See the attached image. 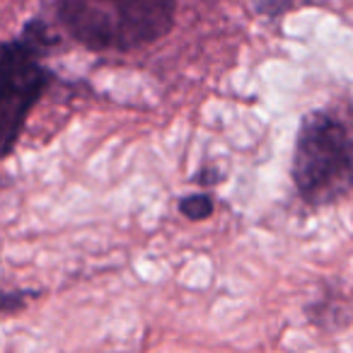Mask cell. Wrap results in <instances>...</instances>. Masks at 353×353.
<instances>
[{
    "mask_svg": "<svg viewBox=\"0 0 353 353\" xmlns=\"http://www.w3.org/2000/svg\"><path fill=\"white\" fill-rule=\"evenodd\" d=\"M290 179L310 208H324L353 194V123L334 107L300 119L290 160Z\"/></svg>",
    "mask_w": 353,
    "mask_h": 353,
    "instance_id": "6da1fadb",
    "label": "cell"
},
{
    "mask_svg": "<svg viewBox=\"0 0 353 353\" xmlns=\"http://www.w3.org/2000/svg\"><path fill=\"white\" fill-rule=\"evenodd\" d=\"M61 44L54 27L41 17L25 22L12 39L0 41V160L20 145L32 112L59 83L44 59Z\"/></svg>",
    "mask_w": 353,
    "mask_h": 353,
    "instance_id": "7a4b0ae2",
    "label": "cell"
},
{
    "mask_svg": "<svg viewBox=\"0 0 353 353\" xmlns=\"http://www.w3.org/2000/svg\"><path fill=\"white\" fill-rule=\"evenodd\" d=\"M61 30L90 51H133L174 25L176 0H54Z\"/></svg>",
    "mask_w": 353,
    "mask_h": 353,
    "instance_id": "3957f363",
    "label": "cell"
},
{
    "mask_svg": "<svg viewBox=\"0 0 353 353\" xmlns=\"http://www.w3.org/2000/svg\"><path fill=\"white\" fill-rule=\"evenodd\" d=\"M179 213L189 221H206V218L213 216L216 211V203H213V196L206 192H199V194H189V196L179 199L176 203Z\"/></svg>",
    "mask_w": 353,
    "mask_h": 353,
    "instance_id": "277c9868",
    "label": "cell"
},
{
    "mask_svg": "<svg viewBox=\"0 0 353 353\" xmlns=\"http://www.w3.org/2000/svg\"><path fill=\"white\" fill-rule=\"evenodd\" d=\"M39 298L34 288H0V314H20Z\"/></svg>",
    "mask_w": 353,
    "mask_h": 353,
    "instance_id": "5b68a950",
    "label": "cell"
},
{
    "mask_svg": "<svg viewBox=\"0 0 353 353\" xmlns=\"http://www.w3.org/2000/svg\"><path fill=\"white\" fill-rule=\"evenodd\" d=\"M245 3L256 15L266 17V20H281L290 10H295V6H298L300 0H245Z\"/></svg>",
    "mask_w": 353,
    "mask_h": 353,
    "instance_id": "8992f818",
    "label": "cell"
},
{
    "mask_svg": "<svg viewBox=\"0 0 353 353\" xmlns=\"http://www.w3.org/2000/svg\"><path fill=\"white\" fill-rule=\"evenodd\" d=\"M194 182L203 184V187H216V184L223 182L221 167H216V165H203L201 170H196V174H194Z\"/></svg>",
    "mask_w": 353,
    "mask_h": 353,
    "instance_id": "52a82bcc",
    "label": "cell"
},
{
    "mask_svg": "<svg viewBox=\"0 0 353 353\" xmlns=\"http://www.w3.org/2000/svg\"><path fill=\"white\" fill-rule=\"evenodd\" d=\"M10 187H12V182H10V179H8V176H0V196H3V194H6Z\"/></svg>",
    "mask_w": 353,
    "mask_h": 353,
    "instance_id": "ba28073f",
    "label": "cell"
}]
</instances>
